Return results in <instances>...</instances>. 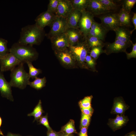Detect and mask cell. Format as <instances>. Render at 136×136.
<instances>
[{
	"label": "cell",
	"mask_w": 136,
	"mask_h": 136,
	"mask_svg": "<svg viewBox=\"0 0 136 136\" xmlns=\"http://www.w3.org/2000/svg\"><path fill=\"white\" fill-rule=\"evenodd\" d=\"M44 35V29L35 24L27 25L23 27L20 33L18 43L33 46L39 45L41 42Z\"/></svg>",
	"instance_id": "1"
},
{
	"label": "cell",
	"mask_w": 136,
	"mask_h": 136,
	"mask_svg": "<svg viewBox=\"0 0 136 136\" xmlns=\"http://www.w3.org/2000/svg\"><path fill=\"white\" fill-rule=\"evenodd\" d=\"M9 52L13 54L21 62L24 64L36 60L38 53L31 46L17 42L14 43L9 49Z\"/></svg>",
	"instance_id": "2"
},
{
	"label": "cell",
	"mask_w": 136,
	"mask_h": 136,
	"mask_svg": "<svg viewBox=\"0 0 136 136\" xmlns=\"http://www.w3.org/2000/svg\"><path fill=\"white\" fill-rule=\"evenodd\" d=\"M24 64L21 63L11 71L9 83L12 87L23 89L28 85L30 78L24 69Z\"/></svg>",
	"instance_id": "3"
},
{
	"label": "cell",
	"mask_w": 136,
	"mask_h": 136,
	"mask_svg": "<svg viewBox=\"0 0 136 136\" xmlns=\"http://www.w3.org/2000/svg\"><path fill=\"white\" fill-rule=\"evenodd\" d=\"M69 48L79 66L81 68L88 69L85 59L90 51L85 39L75 45L70 46Z\"/></svg>",
	"instance_id": "4"
},
{
	"label": "cell",
	"mask_w": 136,
	"mask_h": 136,
	"mask_svg": "<svg viewBox=\"0 0 136 136\" xmlns=\"http://www.w3.org/2000/svg\"><path fill=\"white\" fill-rule=\"evenodd\" d=\"M50 26V30L47 35L49 38L64 33L68 28L66 19L56 16Z\"/></svg>",
	"instance_id": "5"
},
{
	"label": "cell",
	"mask_w": 136,
	"mask_h": 136,
	"mask_svg": "<svg viewBox=\"0 0 136 136\" xmlns=\"http://www.w3.org/2000/svg\"><path fill=\"white\" fill-rule=\"evenodd\" d=\"M21 63L13 54L9 52L0 57V70L3 72L11 71Z\"/></svg>",
	"instance_id": "6"
},
{
	"label": "cell",
	"mask_w": 136,
	"mask_h": 136,
	"mask_svg": "<svg viewBox=\"0 0 136 136\" xmlns=\"http://www.w3.org/2000/svg\"><path fill=\"white\" fill-rule=\"evenodd\" d=\"M81 17L78 24V28L85 39L90 29L94 16L90 12L85 10L82 12Z\"/></svg>",
	"instance_id": "7"
},
{
	"label": "cell",
	"mask_w": 136,
	"mask_h": 136,
	"mask_svg": "<svg viewBox=\"0 0 136 136\" xmlns=\"http://www.w3.org/2000/svg\"><path fill=\"white\" fill-rule=\"evenodd\" d=\"M56 55L60 62L64 66L69 68H74L76 62L69 48L60 50H54Z\"/></svg>",
	"instance_id": "8"
},
{
	"label": "cell",
	"mask_w": 136,
	"mask_h": 136,
	"mask_svg": "<svg viewBox=\"0 0 136 136\" xmlns=\"http://www.w3.org/2000/svg\"><path fill=\"white\" fill-rule=\"evenodd\" d=\"M99 18L101 21V24L107 31L110 30L115 31L120 26L116 13L104 15Z\"/></svg>",
	"instance_id": "9"
},
{
	"label": "cell",
	"mask_w": 136,
	"mask_h": 136,
	"mask_svg": "<svg viewBox=\"0 0 136 136\" xmlns=\"http://www.w3.org/2000/svg\"><path fill=\"white\" fill-rule=\"evenodd\" d=\"M64 33L70 46L75 45L85 39L79 28H68Z\"/></svg>",
	"instance_id": "10"
},
{
	"label": "cell",
	"mask_w": 136,
	"mask_h": 136,
	"mask_svg": "<svg viewBox=\"0 0 136 136\" xmlns=\"http://www.w3.org/2000/svg\"><path fill=\"white\" fill-rule=\"evenodd\" d=\"M56 16L54 14L47 10L37 17L35 20V24L40 28L44 29L45 26H50Z\"/></svg>",
	"instance_id": "11"
},
{
	"label": "cell",
	"mask_w": 136,
	"mask_h": 136,
	"mask_svg": "<svg viewBox=\"0 0 136 136\" xmlns=\"http://www.w3.org/2000/svg\"><path fill=\"white\" fill-rule=\"evenodd\" d=\"M50 39L54 50H63L70 46L64 33L53 36Z\"/></svg>",
	"instance_id": "12"
},
{
	"label": "cell",
	"mask_w": 136,
	"mask_h": 136,
	"mask_svg": "<svg viewBox=\"0 0 136 136\" xmlns=\"http://www.w3.org/2000/svg\"><path fill=\"white\" fill-rule=\"evenodd\" d=\"M132 43L123 42L118 40H116L112 43H110L106 45L105 50L107 54L109 55L112 53H118L121 52H126V50Z\"/></svg>",
	"instance_id": "13"
},
{
	"label": "cell",
	"mask_w": 136,
	"mask_h": 136,
	"mask_svg": "<svg viewBox=\"0 0 136 136\" xmlns=\"http://www.w3.org/2000/svg\"><path fill=\"white\" fill-rule=\"evenodd\" d=\"M11 86L9 82L5 79L3 74L0 70V92L1 96L13 101L14 98L12 93Z\"/></svg>",
	"instance_id": "14"
},
{
	"label": "cell",
	"mask_w": 136,
	"mask_h": 136,
	"mask_svg": "<svg viewBox=\"0 0 136 136\" xmlns=\"http://www.w3.org/2000/svg\"><path fill=\"white\" fill-rule=\"evenodd\" d=\"M73 9L70 0H59L56 16L66 18Z\"/></svg>",
	"instance_id": "15"
},
{
	"label": "cell",
	"mask_w": 136,
	"mask_h": 136,
	"mask_svg": "<svg viewBox=\"0 0 136 136\" xmlns=\"http://www.w3.org/2000/svg\"><path fill=\"white\" fill-rule=\"evenodd\" d=\"M88 11L94 16L105 14L109 12L106 8L98 0H89Z\"/></svg>",
	"instance_id": "16"
},
{
	"label": "cell",
	"mask_w": 136,
	"mask_h": 136,
	"mask_svg": "<svg viewBox=\"0 0 136 136\" xmlns=\"http://www.w3.org/2000/svg\"><path fill=\"white\" fill-rule=\"evenodd\" d=\"M129 119L127 116L124 115H117L114 119H109L108 124L113 131L120 129L125 126Z\"/></svg>",
	"instance_id": "17"
},
{
	"label": "cell",
	"mask_w": 136,
	"mask_h": 136,
	"mask_svg": "<svg viewBox=\"0 0 136 136\" xmlns=\"http://www.w3.org/2000/svg\"><path fill=\"white\" fill-rule=\"evenodd\" d=\"M129 107L122 97H115L114 100L111 113L117 115H123L126 111L129 108Z\"/></svg>",
	"instance_id": "18"
},
{
	"label": "cell",
	"mask_w": 136,
	"mask_h": 136,
	"mask_svg": "<svg viewBox=\"0 0 136 136\" xmlns=\"http://www.w3.org/2000/svg\"><path fill=\"white\" fill-rule=\"evenodd\" d=\"M82 14L81 12L73 8L66 18L68 28H79L78 24Z\"/></svg>",
	"instance_id": "19"
},
{
	"label": "cell",
	"mask_w": 136,
	"mask_h": 136,
	"mask_svg": "<svg viewBox=\"0 0 136 136\" xmlns=\"http://www.w3.org/2000/svg\"><path fill=\"white\" fill-rule=\"evenodd\" d=\"M115 31L116 34L115 40H118L126 43H132L130 40L132 33L131 31L123 27L119 26Z\"/></svg>",
	"instance_id": "20"
},
{
	"label": "cell",
	"mask_w": 136,
	"mask_h": 136,
	"mask_svg": "<svg viewBox=\"0 0 136 136\" xmlns=\"http://www.w3.org/2000/svg\"><path fill=\"white\" fill-rule=\"evenodd\" d=\"M116 14L120 26H128L130 25L131 18L129 13L122 8L119 13Z\"/></svg>",
	"instance_id": "21"
},
{
	"label": "cell",
	"mask_w": 136,
	"mask_h": 136,
	"mask_svg": "<svg viewBox=\"0 0 136 136\" xmlns=\"http://www.w3.org/2000/svg\"><path fill=\"white\" fill-rule=\"evenodd\" d=\"M73 8L81 12L86 10L89 2V0H71Z\"/></svg>",
	"instance_id": "22"
},
{
	"label": "cell",
	"mask_w": 136,
	"mask_h": 136,
	"mask_svg": "<svg viewBox=\"0 0 136 136\" xmlns=\"http://www.w3.org/2000/svg\"><path fill=\"white\" fill-rule=\"evenodd\" d=\"M90 49L96 47H104L105 44L100 39L94 37L87 36L85 39Z\"/></svg>",
	"instance_id": "23"
},
{
	"label": "cell",
	"mask_w": 136,
	"mask_h": 136,
	"mask_svg": "<svg viewBox=\"0 0 136 136\" xmlns=\"http://www.w3.org/2000/svg\"><path fill=\"white\" fill-rule=\"evenodd\" d=\"M46 82V78L44 77L42 78L37 77L31 82L30 81L28 85L37 90H40L45 87Z\"/></svg>",
	"instance_id": "24"
},
{
	"label": "cell",
	"mask_w": 136,
	"mask_h": 136,
	"mask_svg": "<svg viewBox=\"0 0 136 136\" xmlns=\"http://www.w3.org/2000/svg\"><path fill=\"white\" fill-rule=\"evenodd\" d=\"M43 112L42 106V102L41 100L39 101L37 105L34 108L32 112L27 114L29 116H33L35 118L33 122L38 120L41 117Z\"/></svg>",
	"instance_id": "25"
},
{
	"label": "cell",
	"mask_w": 136,
	"mask_h": 136,
	"mask_svg": "<svg viewBox=\"0 0 136 136\" xmlns=\"http://www.w3.org/2000/svg\"><path fill=\"white\" fill-rule=\"evenodd\" d=\"M60 132L63 134H70L73 133H77L75 129L74 121L71 120L66 125L63 126Z\"/></svg>",
	"instance_id": "26"
},
{
	"label": "cell",
	"mask_w": 136,
	"mask_h": 136,
	"mask_svg": "<svg viewBox=\"0 0 136 136\" xmlns=\"http://www.w3.org/2000/svg\"><path fill=\"white\" fill-rule=\"evenodd\" d=\"M29 69L28 74L30 78L35 79L42 72V70L40 69H37L33 65L32 62H28L26 63Z\"/></svg>",
	"instance_id": "27"
},
{
	"label": "cell",
	"mask_w": 136,
	"mask_h": 136,
	"mask_svg": "<svg viewBox=\"0 0 136 136\" xmlns=\"http://www.w3.org/2000/svg\"><path fill=\"white\" fill-rule=\"evenodd\" d=\"M96 60L92 57L89 55L87 54L85 59V62L88 70H90L94 72H97L96 69Z\"/></svg>",
	"instance_id": "28"
},
{
	"label": "cell",
	"mask_w": 136,
	"mask_h": 136,
	"mask_svg": "<svg viewBox=\"0 0 136 136\" xmlns=\"http://www.w3.org/2000/svg\"><path fill=\"white\" fill-rule=\"evenodd\" d=\"M103 47L102 46H98L91 48L89 53L90 55L96 60L101 54L106 53L105 50L103 49Z\"/></svg>",
	"instance_id": "29"
},
{
	"label": "cell",
	"mask_w": 136,
	"mask_h": 136,
	"mask_svg": "<svg viewBox=\"0 0 136 136\" xmlns=\"http://www.w3.org/2000/svg\"><path fill=\"white\" fill-rule=\"evenodd\" d=\"M109 11L115 10L117 7L118 5L115 1L111 0H98Z\"/></svg>",
	"instance_id": "30"
},
{
	"label": "cell",
	"mask_w": 136,
	"mask_h": 136,
	"mask_svg": "<svg viewBox=\"0 0 136 136\" xmlns=\"http://www.w3.org/2000/svg\"><path fill=\"white\" fill-rule=\"evenodd\" d=\"M7 40L0 38V57L9 52Z\"/></svg>",
	"instance_id": "31"
},
{
	"label": "cell",
	"mask_w": 136,
	"mask_h": 136,
	"mask_svg": "<svg viewBox=\"0 0 136 136\" xmlns=\"http://www.w3.org/2000/svg\"><path fill=\"white\" fill-rule=\"evenodd\" d=\"M93 98L92 95L85 97L81 100L79 104L80 108H89L91 107V103Z\"/></svg>",
	"instance_id": "32"
},
{
	"label": "cell",
	"mask_w": 136,
	"mask_h": 136,
	"mask_svg": "<svg viewBox=\"0 0 136 136\" xmlns=\"http://www.w3.org/2000/svg\"><path fill=\"white\" fill-rule=\"evenodd\" d=\"M136 3V0H124L123 3L122 8L126 11L130 13L131 9Z\"/></svg>",
	"instance_id": "33"
},
{
	"label": "cell",
	"mask_w": 136,
	"mask_h": 136,
	"mask_svg": "<svg viewBox=\"0 0 136 136\" xmlns=\"http://www.w3.org/2000/svg\"><path fill=\"white\" fill-rule=\"evenodd\" d=\"M59 0H50L48 6L47 10L55 14L58 4Z\"/></svg>",
	"instance_id": "34"
},
{
	"label": "cell",
	"mask_w": 136,
	"mask_h": 136,
	"mask_svg": "<svg viewBox=\"0 0 136 136\" xmlns=\"http://www.w3.org/2000/svg\"><path fill=\"white\" fill-rule=\"evenodd\" d=\"M90 29L105 33H106L107 31L101 23H99L96 22L94 20L93 21Z\"/></svg>",
	"instance_id": "35"
},
{
	"label": "cell",
	"mask_w": 136,
	"mask_h": 136,
	"mask_svg": "<svg viewBox=\"0 0 136 136\" xmlns=\"http://www.w3.org/2000/svg\"><path fill=\"white\" fill-rule=\"evenodd\" d=\"M106 34L105 33L90 29L87 36L95 37L98 38L103 41L104 39Z\"/></svg>",
	"instance_id": "36"
},
{
	"label": "cell",
	"mask_w": 136,
	"mask_h": 136,
	"mask_svg": "<svg viewBox=\"0 0 136 136\" xmlns=\"http://www.w3.org/2000/svg\"><path fill=\"white\" fill-rule=\"evenodd\" d=\"M91 117L90 116L82 113L80 124L81 128L88 127L89 124Z\"/></svg>",
	"instance_id": "37"
},
{
	"label": "cell",
	"mask_w": 136,
	"mask_h": 136,
	"mask_svg": "<svg viewBox=\"0 0 136 136\" xmlns=\"http://www.w3.org/2000/svg\"><path fill=\"white\" fill-rule=\"evenodd\" d=\"M39 122L40 124L43 125L47 128L48 131L52 130L49 126L47 114L45 116H41L39 119Z\"/></svg>",
	"instance_id": "38"
},
{
	"label": "cell",
	"mask_w": 136,
	"mask_h": 136,
	"mask_svg": "<svg viewBox=\"0 0 136 136\" xmlns=\"http://www.w3.org/2000/svg\"><path fill=\"white\" fill-rule=\"evenodd\" d=\"M132 51L130 53L125 52L127 58L128 59H129L132 58H136V43L132 44Z\"/></svg>",
	"instance_id": "39"
},
{
	"label": "cell",
	"mask_w": 136,
	"mask_h": 136,
	"mask_svg": "<svg viewBox=\"0 0 136 136\" xmlns=\"http://www.w3.org/2000/svg\"><path fill=\"white\" fill-rule=\"evenodd\" d=\"M82 113L85 115L91 116L93 112V109L89 108H80Z\"/></svg>",
	"instance_id": "40"
},
{
	"label": "cell",
	"mask_w": 136,
	"mask_h": 136,
	"mask_svg": "<svg viewBox=\"0 0 136 136\" xmlns=\"http://www.w3.org/2000/svg\"><path fill=\"white\" fill-rule=\"evenodd\" d=\"M62 133L56 132L53 130L51 131H48L47 136H61Z\"/></svg>",
	"instance_id": "41"
},
{
	"label": "cell",
	"mask_w": 136,
	"mask_h": 136,
	"mask_svg": "<svg viewBox=\"0 0 136 136\" xmlns=\"http://www.w3.org/2000/svg\"><path fill=\"white\" fill-rule=\"evenodd\" d=\"M87 130V127H81L80 132L79 134V136H88Z\"/></svg>",
	"instance_id": "42"
},
{
	"label": "cell",
	"mask_w": 136,
	"mask_h": 136,
	"mask_svg": "<svg viewBox=\"0 0 136 136\" xmlns=\"http://www.w3.org/2000/svg\"><path fill=\"white\" fill-rule=\"evenodd\" d=\"M132 21L134 27V29L131 31V32L132 33L133 31L136 29V13H134L132 19Z\"/></svg>",
	"instance_id": "43"
},
{
	"label": "cell",
	"mask_w": 136,
	"mask_h": 136,
	"mask_svg": "<svg viewBox=\"0 0 136 136\" xmlns=\"http://www.w3.org/2000/svg\"><path fill=\"white\" fill-rule=\"evenodd\" d=\"M123 136H136V133L134 131H132L127 133Z\"/></svg>",
	"instance_id": "44"
},
{
	"label": "cell",
	"mask_w": 136,
	"mask_h": 136,
	"mask_svg": "<svg viewBox=\"0 0 136 136\" xmlns=\"http://www.w3.org/2000/svg\"><path fill=\"white\" fill-rule=\"evenodd\" d=\"M4 136H21L19 134L13 133L11 132H9L6 135Z\"/></svg>",
	"instance_id": "45"
},
{
	"label": "cell",
	"mask_w": 136,
	"mask_h": 136,
	"mask_svg": "<svg viewBox=\"0 0 136 136\" xmlns=\"http://www.w3.org/2000/svg\"><path fill=\"white\" fill-rule=\"evenodd\" d=\"M2 124V119L1 117L0 116V135H2L3 136H4V135L3 134L2 132L1 129V126Z\"/></svg>",
	"instance_id": "46"
},
{
	"label": "cell",
	"mask_w": 136,
	"mask_h": 136,
	"mask_svg": "<svg viewBox=\"0 0 136 136\" xmlns=\"http://www.w3.org/2000/svg\"><path fill=\"white\" fill-rule=\"evenodd\" d=\"M61 136H74L72 134H67L62 133Z\"/></svg>",
	"instance_id": "47"
},
{
	"label": "cell",
	"mask_w": 136,
	"mask_h": 136,
	"mask_svg": "<svg viewBox=\"0 0 136 136\" xmlns=\"http://www.w3.org/2000/svg\"></svg>",
	"instance_id": "48"
}]
</instances>
